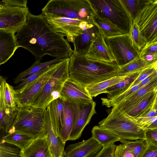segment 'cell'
I'll use <instances>...</instances> for the list:
<instances>
[{"mask_svg":"<svg viewBox=\"0 0 157 157\" xmlns=\"http://www.w3.org/2000/svg\"><path fill=\"white\" fill-rule=\"evenodd\" d=\"M18 48L27 50L40 61L48 55L56 58H70L74 52L67 39L54 31L41 13L34 15L29 12L25 23L15 35Z\"/></svg>","mask_w":157,"mask_h":157,"instance_id":"6da1fadb","label":"cell"},{"mask_svg":"<svg viewBox=\"0 0 157 157\" xmlns=\"http://www.w3.org/2000/svg\"><path fill=\"white\" fill-rule=\"evenodd\" d=\"M119 67L115 63L93 60L74 52L70 58L69 77L85 87L117 76Z\"/></svg>","mask_w":157,"mask_h":157,"instance_id":"7a4b0ae2","label":"cell"},{"mask_svg":"<svg viewBox=\"0 0 157 157\" xmlns=\"http://www.w3.org/2000/svg\"><path fill=\"white\" fill-rule=\"evenodd\" d=\"M99 126L107 130L121 140L145 139V130L131 117L116 107H113L108 116L100 121Z\"/></svg>","mask_w":157,"mask_h":157,"instance_id":"3957f363","label":"cell"},{"mask_svg":"<svg viewBox=\"0 0 157 157\" xmlns=\"http://www.w3.org/2000/svg\"><path fill=\"white\" fill-rule=\"evenodd\" d=\"M14 132L33 138L47 135L44 110L30 105L18 108L15 118L7 133Z\"/></svg>","mask_w":157,"mask_h":157,"instance_id":"277c9868","label":"cell"},{"mask_svg":"<svg viewBox=\"0 0 157 157\" xmlns=\"http://www.w3.org/2000/svg\"><path fill=\"white\" fill-rule=\"evenodd\" d=\"M43 14L93 22L96 12L89 0H50L41 10Z\"/></svg>","mask_w":157,"mask_h":157,"instance_id":"5b68a950","label":"cell"},{"mask_svg":"<svg viewBox=\"0 0 157 157\" xmlns=\"http://www.w3.org/2000/svg\"><path fill=\"white\" fill-rule=\"evenodd\" d=\"M69 60L65 59L56 63L51 77L30 105L44 110L51 102L60 97L63 84L69 77Z\"/></svg>","mask_w":157,"mask_h":157,"instance_id":"8992f818","label":"cell"},{"mask_svg":"<svg viewBox=\"0 0 157 157\" xmlns=\"http://www.w3.org/2000/svg\"><path fill=\"white\" fill-rule=\"evenodd\" d=\"M96 13L108 19L125 33L129 31L130 18L120 0H89Z\"/></svg>","mask_w":157,"mask_h":157,"instance_id":"52a82bcc","label":"cell"},{"mask_svg":"<svg viewBox=\"0 0 157 157\" xmlns=\"http://www.w3.org/2000/svg\"><path fill=\"white\" fill-rule=\"evenodd\" d=\"M105 41L116 63L119 67L140 55V51L133 44L128 33L105 37Z\"/></svg>","mask_w":157,"mask_h":157,"instance_id":"ba28073f","label":"cell"},{"mask_svg":"<svg viewBox=\"0 0 157 157\" xmlns=\"http://www.w3.org/2000/svg\"><path fill=\"white\" fill-rule=\"evenodd\" d=\"M134 21L146 43L157 41V0H144Z\"/></svg>","mask_w":157,"mask_h":157,"instance_id":"9c48e42d","label":"cell"},{"mask_svg":"<svg viewBox=\"0 0 157 157\" xmlns=\"http://www.w3.org/2000/svg\"><path fill=\"white\" fill-rule=\"evenodd\" d=\"M43 15L52 30L63 36H66L67 40L71 42L77 36L94 25L93 22L79 19L48 14Z\"/></svg>","mask_w":157,"mask_h":157,"instance_id":"30bf717a","label":"cell"},{"mask_svg":"<svg viewBox=\"0 0 157 157\" xmlns=\"http://www.w3.org/2000/svg\"><path fill=\"white\" fill-rule=\"evenodd\" d=\"M69 102L74 113V123L69 140L74 141L81 137L84 129L96 113V104L94 101L84 103Z\"/></svg>","mask_w":157,"mask_h":157,"instance_id":"8fae6325","label":"cell"},{"mask_svg":"<svg viewBox=\"0 0 157 157\" xmlns=\"http://www.w3.org/2000/svg\"><path fill=\"white\" fill-rule=\"evenodd\" d=\"M3 4L0 8V30L15 33L25 23L29 9Z\"/></svg>","mask_w":157,"mask_h":157,"instance_id":"7c38bea8","label":"cell"},{"mask_svg":"<svg viewBox=\"0 0 157 157\" xmlns=\"http://www.w3.org/2000/svg\"><path fill=\"white\" fill-rule=\"evenodd\" d=\"M57 63L53 64L49 70L33 81L19 90H15L18 108L31 105L51 77Z\"/></svg>","mask_w":157,"mask_h":157,"instance_id":"4fadbf2b","label":"cell"},{"mask_svg":"<svg viewBox=\"0 0 157 157\" xmlns=\"http://www.w3.org/2000/svg\"><path fill=\"white\" fill-rule=\"evenodd\" d=\"M60 98L68 102L78 103H86L93 101L85 87L69 77L63 84Z\"/></svg>","mask_w":157,"mask_h":157,"instance_id":"5bb4252c","label":"cell"},{"mask_svg":"<svg viewBox=\"0 0 157 157\" xmlns=\"http://www.w3.org/2000/svg\"><path fill=\"white\" fill-rule=\"evenodd\" d=\"M102 146L92 137L69 145L62 157H94Z\"/></svg>","mask_w":157,"mask_h":157,"instance_id":"9a60e30c","label":"cell"},{"mask_svg":"<svg viewBox=\"0 0 157 157\" xmlns=\"http://www.w3.org/2000/svg\"><path fill=\"white\" fill-rule=\"evenodd\" d=\"M88 58L108 63H115L105 41V37L100 33L93 40L85 55Z\"/></svg>","mask_w":157,"mask_h":157,"instance_id":"2e32d148","label":"cell"},{"mask_svg":"<svg viewBox=\"0 0 157 157\" xmlns=\"http://www.w3.org/2000/svg\"><path fill=\"white\" fill-rule=\"evenodd\" d=\"M44 118L47 132V140L52 157H62L64 150L65 143L53 128L48 112L44 110Z\"/></svg>","mask_w":157,"mask_h":157,"instance_id":"e0dca14e","label":"cell"},{"mask_svg":"<svg viewBox=\"0 0 157 157\" xmlns=\"http://www.w3.org/2000/svg\"><path fill=\"white\" fill-rule=\"evenodd\" d=\"M18 48L15 33L0 30V65L7 61Z\"/></svg>","mask_w":157,"mask_h":157,"instance_id":"ac0fdd59","label":"cell"},{"mask_svg":"<svg viewBox=\"0 0 157 157\" xmlns=\"http://www.w3.org/2000/svg\"><path fill=\"white\" fill-rule=\"evenodd\" d=\"M22 157H52L47 135L34 138L25 149L21 150Z\"/></svg>","mask_w":157,"mask_h":157,"instance_id":"d6986e66","label":"cell"},{"mask_svg":"<svg viewBox=\"0 0 157 157\" xmlns=\"http://www.w3.org/2000/svg\"><path fill=\"white\" fill-rule=\"evenodd\" d=\"M99 33L100 32L98 28L94 24L93 27L86 29L82 34L77 36L72 42L74 48V52L85 56L93 40Z\"/></svg>","mask_w":157,"mask_h":157,"instance_id":"ffe728a7","label":"cell"},{"mask_svg":"<svg viewBox=\"0 0 157 157\" xmlns=\"http://www.w3.org/2000/svg\"><path fill=\"white\" fill-rule=\"evenodd\" d=\"M156 90L157 79L140 88L124 101L115 106L125 112L138 102L146 94Z\"/></svg>","mask_w":157,"mask_h":157,"instance_id":"44dd1931","label":"cell"},{"mask_svg":"<svg viewBox=\"0 0 157 157\" xmlns=\"http://www.w3.org/2000/svg\"><path fill=\"white\" fill-rule=\"evenodd\" d=\"M46 109L53 128L60 135L64 115L63 100L59 98L51 102Z\"/></svg>","mask_w":157,"mask_h":157,"instance_id":"7402d4cb","label":"cell"},{"mask_svg":"<svg viewBox=\"0 0 157 157\" xmlns=\"http://www.w3.org/2000/svg\"><path fill=\"white\" fill-rule=\"evenodd\" d=\"M157 101V90L146 94L138 102L124 112L132 117H138Z\"/></svg>","mask_w":157,"mask_h":157,"instance_id":"603a6c76","label":"cell"},{"mask_svg":"<svg viewBox=\"0 0 157 157\" xmlns=\"http://www.w3.org/2000/svg\"><path fill=\"white\" fill-rule=\"evenodd\" d=\"M63 101L64 115L60 136L63 142L66 143L69 140L70 135L74 123V111L71 104Z\"/></svg>","mask_w":157,"mask_h":157,"instance_id":"cb8c5ba5","label":"cell"},{"mask_svg":"<svg viewBox=\"0 0 157 157\" xmlns=\"http://www.w3.org/2000/svg\"><path fill=\"white\" fill-rule=\"evenodd\" d=\"M142 70L129 75L124 79L107 88L106 93L107 95L106 98L108 99L113 98L129 89Z\"/></svg>","mask_w":157,"mask_h":157,"instance_id":"d4e9b609","label":"cell"},{"mask_svg":"<svg viewBox=\"0 0 157 157\" xmlns=\"http://www.w3.org/2000/svg\"><path fill=\"white\" fill-rule=\"evenodd\" d=\"M93 23L98 28L100 33L105 37L126 34L110 21L96 13Z\"/></svg>","mask_w":157,"mask_h":157,"instance_id":"484cf974","label":"cell"},{"mask_svg":"<svg viewBox=\"0 0 157 157\" xmlns=\"http://www.w3.org/2000/svg\"><path fill=\"white\" fill-rule=\"evenodd\" d=\"M128 75H117L108 79L87 86L85 88L89 95L93 98L101 94L106 93V90L107 88L118 83Z\"/></svg>","mask_w":157,"mask_h":157,"instance_id":"4316f807","label":"cell"},{"mask_svg":"<svg viewBox=\"0 0 157 157\" xmlns=\"http://www.w3.org/2000/svg\"><path fill=\"white\" fill-rule=\"evenodd\" d=\"M91 137L103 147L120 141L121 139L109 130L99 126H94L91 131Z\"/></svg>","mask_w":157,"mask_h":157,"instance_id":"83f0119b","label":"cell"},{"mask_svg":"<svg viewBox=\"0 0 157 157\" xmlns=\"http://www.w3.org/2000/svg\"><path fill=\"white\" fill-rule=\"evenodd\" d=\"M63 59H64L56 58L54 59L44 63L35 61L29 68L18 74L14 79V83L17 84L21 82L28 76L37 72L53 64L61 61Z\"/></svg>","mask_w":157,"mask_h":157,"instance_id":"f1b7e54d","label":"cell"},{"mask_svg":"<svg viewBox=\"0 0 157 157\" xmlns=\"http://www.w3.org/2000/svg\"><path fill=\"white\" fill-rule=\"evenodd\" d=\"M33 139L17 132L7 133L2 137L1 141L15 145L23 150L28 146Z\"/></svg>","mask_w":157,"mask_h":157,"instance_id":"f546056e","label":"cell"},{"mask_svg":"<svg viewBox=\"0 0 157 157\" xmlns=\"http://www.w3.org/2000/svg\"><path fill=\"white\" fill-rule=\"evenodd\" d=\"M149 66L150 65L147 64L139 56L126 64L120 67L118 71L117 75H128L142 70Z\"/></svg>","mask_w":157,"mask_h":157,"instance_id":"4dcf8cb0","label":"cell"},{"mask_svg":"<svg viewBox=\"0 0 157 157\" xmlns=\"http://www.w3.org/2000/svg\"><path fill=\"white\" fill-rule=\"evenodd\" d=\"M4 97L7 108L14 112H17L18 109L16 98V91L13 86L9 84L4 78L3 82Z\"/></svg>","mask_w":157,"mask_h":157,"instance_id":"1f68e13d","label":"cell"},{"mask_svg":"<svg viewBox=\"0 0 157 157\" xmlns=\"http://www.w3.org/2000/svg\"><path fill=\"white\" fill-rule=\"evenodd\" d=\"M140 88V87L138 84L113 98L108 99L106 98H102L101 99L102 104L103 105L108 108L115 106L124 101Z\"/></svg>","mask_w":157,"mask_h":157,"instance_id":"d6a6232c","label":"cell"},{"mask_svg":"<svg viewBox=\"0 0 157 157\" xmlns=\"http://www.w3.org/2000/svg\"><path fill=\"white\" fill-rule=\"evenodd\" d=\"M128 33L133 44L140 51L147 41L142 35L135 21L132 19H130Z\"/></svg>","mask_w":157,"mask_h":157,"instance_id":"836d02e7","label":"cell"},{"mask_svg":"<svg viewBox=\"0 0 157 157\" xmlns=\"http://www.w3.org/2000/svg\"><path fill=\"white\" fill-rule=\"evenodd\" d=\"M120 141L132 154L134 157H139L147 145L145 139H138L134 141L121 140Z\"/></svg>","mask_w":157,"mask_h":157,"instance_id":"e575fe53","label":"cell"},{"mask_svg":"<svg viewBox=\"0 0 157 157\" xmlns=\"http://www.w3.org/2000/svg\"><path fill=\"white\" fill-rule=\"evenodd\" d=\"M17 113L9 109L0 111V127L6 133L11 127Z\"/></svg>","mask_w":157,"mask_h":157,"instance_id":"d590c367","label":"cell"},{"mask_svg":"<svg viewBox=\"0 0 157 157\" xmlns=\"http://www.w3.org/2000/svg\"><path fill=\"white\" fill-rule=\"evenodd\" d=\"M0 157H22L21 150L15 145L0 141Z\"/></svg>","mask_w":157,"mask_h":157,"instance_id":"8d00e7d4","label":"cell"},{"mask_svg":"<svg viewBox=\"0 0 157 157\" xmlns=\"http://www.w3.org/2000/svg\"><path fill=\"white\" fill-rule=\"evenodd\" d=\"M129 15L130 19L134 20L138 11L144 0H120Z\"/></svg>","mask_w":157,"mask_h":157,"instance_id":"74e56055","label":"cell"},{"mask_svg":"<svg viewBox=\"0 0 157 157\" xmlns=\"http://www.w3.org/2000/svg\"><path fill=\"white\" fill-rule=\"evenodd\" d=\"M132 118L144 130L157 128V116L148 118Z\"/></svg>","mask_w":157,"mask_h":157,"instance_id":"f35d334b","label":"cell"},{"mask_svg":"<svg viewBox=\"0 0 157 157\" xmlns=\"http://www.w3.org/2000/svg\"><path fill=\"white\" fill-rule=\"evenodd\" d=\"M156 71H157V63L145 68L141 71L136 79L130 86L129 89L138 84L145 78Z\"/></svg>","mask_w":157,"mask_h":157,"instance_id":"ab89813d","label":"cell"},{"mask_svg":"<svg viewBox=\"0 0 157 157\" xmlns=\"http://www.w3.org/2000/svg\"><path fill=\"white\" fill-rule=\"evenodd\" d=\"M52 65L47 67L37 72L28 76L25 78L18 86L15 87V90H19L27 84L33 81L40 75L49 70Z\"/></svg>","mask_w":157,"mask_h":157,"instance_id":"60d3db41","label":"cell"},{"mask_svg":"<svg viewBox=\"0 0 157 157\" xmlns=\"http://www.w3.org/2000/svg\"><path fill=\"white\" fill-rule=\"evenodd\" d=\"M145 140L147 144L157 147V128L145 130Z\"/></svg>","mask_w":157,"mask_h":157,"instance_id":"b9f144b4","label":"cell"},{"mask_svg":"<svg viewBox=\"0 0 157 157\" xmlns=\"http://www.w3.org/2000/svg\"><path fill=\"white\" fill-rule=\"evenodd\" d=\"M113 157H134L132 154L122 144L116 146Z\"/></svg>","mask_w":157,"mask_h":157,"instance_id":"7bdbcfd3","label":"cell"},{"mask_svg":"<svg viewBox=\"0 0 157 157\" xmlns=\"http://www.w3.org/2000/svg\"><path fill=\"white\" fill-rule=\"evenodd\" d=\"M116 146L114 143L103 147L94 157H113Z\"/></svg>","mask_w":157,"mask_h":157,"instance_id":"ee69618b","label":"cell"},{"mask_svg":"<svg viewBox=\"0 0 157 157\" xmlns=\"http://www.w3.org/2000/svg\"><path fill=\"white\" fill-rule=\"evenodd\" d=\"M139 157H157V147L147 144Z\"/></svg>","mask_w":157,"mask_h":157,"instance_id":"f6af8a7d","label":"cell"},{"mask_svg":"<svg viewBox=\"0 0 157 157\" xmlns=\"http://www.w3.org/2000/svg\"><path fill=\"white\" fill-rule=\"evenodd\" d=\"M157 53V41L146 43L140 51V54Z\"/></svg>","mask_w":157,"mask_h":157,"instance_id":"bcb514c9","label":"cell"},{"mask_svg":"<svg viewBox=\"0 0 157 157\" xmlns=\"http://www.w3.org/2000/svg\"><path fill=\"white\" fill-rule=\"evenodd\" d=\"M2 2L3 4L9 6L27 7L26 0H4Z\"/></svg>","mask_w":157,"mask_h":157,"instance_id":"7dc6e473","label":"cell"},{"mask_svg":"<svg viewBox=\"0 0 157 157\" xmlns=\"http://www.w3.org/2000/svg\"><path fill=\"white\" fill-rule=\"evenodd\" d=\"M139 56L149 65L157 63V53L140 54Z\"/></svg>","mask_w":157,"mask_h":157,"instance_id":"c3c4849f","label":"cell"},{"mask_svg":"<svg viewBox=\"0 0 157 157\" xmlns=\"http://www.w3.org/2000/svg\"><path fill=\"white\" fill-rule=\"evenodd\" d=\"M157 116V101H156L151 107L138 117L142 118H148Z\"/></svg>","mask_w":157,"mask_h":157,"instance_id":"681fc988","label":"cell"},{"mask_svg":"<svg viewBox=\"0 0 157 157\" xmlns=\"http://www.w3.org/2000/svg\"><path fill=\"white\" fill-rule=\"evenodd\" d=\"M157 79V71H155L150 75L145 78L138 84L140 88L145 86L151 81Z\"/></svg>","mask_w":157,"mask_h":157,"instance_id":"f907efd6","label":"cell"},{"mask_svg":"<svg viewBox=\"0 0 157 157\" xmlns=\"http://www.w3.org/2000/svg\"><path fill=\"white\" fill-rule=\"evenodd\" d=\"M4 6V4H0V8H2Z\"/></svg>","mask_w":157,"mask_h":157,"instance_id":"816d5d0a","label":"cell"},{"mask_svg":"<svg viewBox=\"0 0 157 157\" xmlns=\"http://www.w3.org/2000/svg\"><path fill=\"white\" fill-rule=\"evenodd\" d=\"M2 129V128L0 127V131H1V130Z\"/></svg>","mask_w":157,"mask_h":157,"instance_id":"f5cc1de1","label":"cell"},{"mask_svg":"<svg viewBox=\"0 0 157 157\" xmlns=\"http://www.w3.org/2000/svg\"><path fill=\"white\" fill-rule=\"evenodd\" d=\"M0 76H1L0 75Z\"/></svg>","mask_w":157,"mask_h":157,"instance_id":"db71d44e","label":"cell"}]
</instances>
